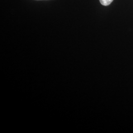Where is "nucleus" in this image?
Listing matches in <instances>:
<instances>
[{
    "instance_id": "nucleus-1",
    "label": "nucleus",
    "mask_w": 133,
    "mask_h": 133,
    "mask_svg": "<svg viewBox=\"0 0 133 133\" xmlns=\"http://www.w3.org/2000/svg\"><path fill=\"white\" fill-rule=\"evenodd\" d=\"M114 0H100V3L103 5L107 6L110 5Z\"/></svg>"
}]
</instances>
